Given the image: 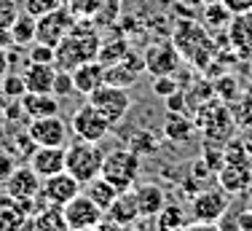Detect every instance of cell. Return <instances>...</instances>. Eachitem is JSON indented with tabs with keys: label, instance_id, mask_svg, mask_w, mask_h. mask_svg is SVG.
<instances>
[{
	"label": "cell",
	"instance_id": "obj_1",
	"mask_svg": "<svg viewBox=\"0 0 252 231\" xmlns=\"http://www.w3.org/2000/svg\"><path fill=\"white\" fill-rule=\"evenodd\" d=\"M172 43L180 51V57L196 65L199 70L209 68L215 59V40L209 35L207 24H199L193 19H180L172 30Z\"/></svg>",
	"mask_w": 252,
	"mask_h": 231
},
{
	"label": "cell",
	"instance_id": "obj_2",
	"mask_svg": "<svg viewBox=\"0 0 252 231\" xmlns=\"http://www.w3.org/2000/svg\"><path fill=\"white\" fill-rule=\"evenodd\" d=\"M102 161H105V151L99 148V143L75 137L73 143L64 145V169H67L81 186H86L89 180L99 178Z\"/></svg>",
	"mask_w": 252,
	"mask_h": 231
},
{
	"label": "cell",
	"instance_id": "obj_3",
	"mask_svg": "<svg viewBox=\"0 0 252 231\" xmlns=\"http://www.w3.org/2000/svg\"><path fill=\"white\" fill-rule=\"evenodd\" d=\"M140 169L142 159L131 148H113L105 154V161H102V178L110 180L118 191H126L140 180Z\"/></svg>",
	"mask_w": 252,
	"mask_h": 231
},
{
	"label": "cell",
	"instance_id": "obj_4",
	"mask_svg": "<svg viewBox=\"0 0 252 231\" xmlns=\"http://www.w3.org/2000/svg\"><path fill=\"white\" fill-rule=\"evenodd\" d=\"M89 102H92L97 111L105 116L107 121H110V126L121 124L126 118V113H129L131 108V94L126 86H116V83H102L99 89H94L92 94H89Z\"/></svg>",
	"mask_w": 252,
	"mask_h": 231
},
{
	"label": "cell",
	"instance_id": "obj_5",
	"mask_svg": "<svg viewBox=\"0 0 252 231\" xmlns=\"http://www.w3.org/2000/svg\"><path fill=\"white\" fill-rule=\"evenodd\" d=\"M81 188L83 186L78 183L67 169L51 175V178H43L40 193L35 196V210H40V207H64L75 193H81Z\"/></svg>",
	"mask_w": 252,
	"mask_h": 231
},
{
	"label": "cell",
	"instance_id": "obj_6",
	"mask_svg": "<svg viewBox=\"0 0 252 231\" xmlns=\"http://www.w3.org/2000/svg\"><path fill=\"white\" fill-rule=\"evenodd\" d=\"M70 132L73 137L81 140H92V143H102L107 135H110V121L102 116L92 102H83V105L75 108L73 118H70Z\"/></svg>",
	"mask_w": 252,
	"mask_h": 231
},
{
	"label": "cell",
	"instance_id": "obj_7",
	"mask_svg": "<svg viewBox=\"0 0 252 231\" xmlns=\"http://www.w3.org/2000/svg\"><path fill=\"white\" fill-rule=\"evenodd\" d=\"M225 210H228V193L223 188H201L199 193L190 196L188 204L190 221L199 223H218Z\"/></svg>",
	"mask_w": 252,
	"mask_h": 231
},
{
	"label": "cell",
	"instance_id": "obj_8",
	"mask_svg": "<svg viewBox=\"0 0 252 231\" xmlns=\"http://www.w3.org/2000/svg\"><path fill=\"white\" fill-rule=\"evenodd\" d=\"M62 212H64V221H67L70 231L97 229L99 221L105 218V210H102L97 202H92V199L83 193V188H81V193H75V196L70 199L67 204H64Z\"/></svg>",
	"mask_w": 252,
	"mask_h": 231
},
{
	"label": "cell",
	"instance_id": "obj_9",
	"mask_svg": "<svg viewBox=\"0 0 252 231\" xmlns=\"http://www.w3.org/2000/svg\"><path fill=\"white\" fill-rule=\"evenodd\" d=\"M75 19H78V14L62 3L59 8H54V11H49V14L38 16V38H35V40L49 43V46H57L59 40H62L64 35L75 27Z\"/></svg>",
	"mask_w": 252,
	"mask_h": 231
},
{
	"label": "cell",
	"instance_id": "obj_10",
	"mask_svg": "<svg viewBox=\"0 0 252 231\" xmlns=\"http://www.w3.org/2000/svg\"><path fill=\"white\" fill-rule=\"evenodd\" d=\"M30 137L35 140V145H67L70 143V124L62 116H40V118H30L27 124Z\"/></svg>",
	"mask_w": 252,
	"mask_h": 231
},
{
	"label": "cell",
	"instance_id": "obj_11",
	"mask_svg": "<svg viewBox=\"0 0 252 231\" xmlns=\"http://www.w3.org/2000/svg\"><path fill=\"white\" fill-rule=\"evenodd\" d=\"M142 59H145V73H151V76H175L183 57L172 40H158L145 48Z\"/></svg>",
	"mask_w": 252,
	"mask_h": 231
},
{
	"label": "cell",
	"instance_id": "obj_12",
	"mask_svg": "<svg viewBox=\"0 0 252 231\" xmlns=\"http://www.w3.org/2000/svg\"><path fill=\"white\" fill-rule=\"evenodd\" d=\"M225 40L231 54H236L239 59H252V8L231 16L225 27Z\"/></svg>",
	"mask_w": 252,
	"mask_h": 231
},
{
	"label": "cell",
	"instance_id": "obj_13",
	"mask_svg": "<svg viewBox=\"0 0 252 231\" xmlns=\"http://www.w3.org/2000/svg\"><path fill=\"white\" fill-rule=\"evenodd\" d=\"M40 183H43V178H40L30 164H19V167L11 172V178L3 183V191L8 193V196L19 199V202H30V199H35L40 193Z\"/></svg>",
	"mask_w": 252,
	"mask_h": 231
},
{
	"label": "cell",
	"instance_id": "obj_14",
	"mask_svg": "<svg viewBox=\"0 0 252 231\" xmlns=\"http://www.w3.org/2000/svg\"><path fill=\"white\" fill-rule=\"evenodd\" d=\"M142 73H145V59L129 51L124 59H118L116 65H107L105 68V83H116V86L129 89L140 81Z\"/></svg>",
	"mask_w": 252,
	"mask_h": 231
},
{
	"label": "cell",
	"instance_id": "obj_15",
	"mask_svg": "<svg viewBox=\"0 0 252 231\" xmlns=\"http://www.w3.org/2000/svg\"><path fill=\"white\" fill-rule=\"evenodd\" d=\"M218 183L228 196H231V193L236 196V193L250 191L252 188V161H247V164L225 161L223 167L218 169Z\"/></svg>",
	"mask_w": 252,
	"mask_h": 231
},
{
	"label": "cell",
	"instance_id": "obj_16",
	"mask_svg": "<svg viewBox=\"0 0 252 231\" xmlns=\"http://www.w3.org/2000/svg\"><path fill=\"white\" fill-rule=\"evenodd\" d=\"M131 191L137 196V207H140L142 218H156L158 210L166 204V191L156 180H137L131 186Z\"/></svg>",
	"mask_w": 252,
	"mask_h": 231
},
{
	"label": "cell",
	"instance_id": "obj_17",
	"mask_svg": "<svg viewBox=\"0 0 252 231\" xmlns=\"http://www.w3.org/2000/svg\"><path fill=\"white\" fill-rule=\"evenodd\" d=\"M27 164L40 178H51L64 169V145H38Z\"/></svg>",
	"mask_w": 252,
	"mask_h": 231
},
{
	"label": "cell",
	"instance_id": "obj_18",
	"mask_svg": "<svg viewBox=\"0 0 252 231\" xmlns=\"http://www.w3.org/2000/svg\"><path fill=\"white\" fill-rule=\"evenodd\" d=\"M73 73V83H75V94H83L89 97L94 89H99L105 83V65L99 59H89V62L78 65Z\"/></svg>",
	"mask_w": 252,
	"mask_h": 231
},
{
	"label": "cell",
	"instance_id": "obj_19",
	"mask_svg": "<svg viewBox=\"0 0 252 231\" xmlns=\"http://www.w3.org/2000/svg\"><path fill=\"white\" fill-rule=\"evenodd\" d=\"M27 221H30L27 204L0 191V231H22Z\"/></svg>",
	"mask_w": 252,
	"mask_h": 231
},
{
	"label": "cell",
	"instance_id": "obj_20",
	"mask_svg": "<svg viewBox=\"0 0 252 231\" xmlns=\"http://www.w3.org/2000/svg\"><path fill=\"white\" fill-rule=\"evenodd\" d=\"M107 218H113L116 223H121V226H134L137 221H140V207H137V196L131 188H126V191H118V196L113 199V204L105 210Z\"/></svg>",
	"mask_w": 252,
	"mask_h": 231
},
{
	"label": "cell",
	"instance_id": "obj_21",
	"mask_svg": "<svg viewBox=\"0 0 252 231\" xmlns=\"http://www.w3.org/2000/svg\"><path fill=\"white\" fill-rule=\"evenodd\" d=\"M19 102H22V111H25L27 118H40V116L59 113V97L51 92H25Z\"/></svg>",
	"mask_w": 252,
	"mask_h": 231
},
{
	"label": "cell",
	"instance_id": "obj_22",
	"mask_svg": "<svg viewBox=\"0 0 252 231\" xmlns=\"http://www.w3.org/2000/svg\"><path fill=\"white\" fill-rule=\"evenodd\" d=\"M54 76H57V65H46V62H27L25 70H22L27 92H51Z\"/></svg>",
	"mask_w": 252,
	"mask_h": 231
},
{
	"label": "cell",
	"instance_id": "obj_23",
	"mask_svg": "<svg viewBox=\"0 0 252 231\" xmlns=\"http://www.w3.org/2000/svg\"><path fill=\"white\" fill-rule=\"evenodd\" d=\"M22 231H70L62 207H40L30 215Z\"/></svg>",
	"mask_w": 252,
	"mask_h": 231
},
{
	"label": "cell",
	"instance_id": "obj_24",
	"mask_svg": "<svg viewBox=\"0 0 252 231\" xmlns=\"http://www.w3.org/2000/svg\"><path fill=\"white\" fill-rule=\"evenodd\" d=\"M196 132V121L188 118V113H177V111H169L164 118V135L166 140H172L175 145H185Z\"/></svg>",
	"mask_w": 252,
	"mask_h": 231
},
{
	"label": "cell",
	"instance_id": "obj_25",
	"mask_svg": "<svg viewBox=\"0 0 252 231\" xmlns=\"http://www.w3.org/2000/svg\"><path fill=\"white\" fill-rule=\"evenodd\" d=\"M188 221H190L188 207H183L180 202H169V199H166V204L158 210V215H156V231H177Z\"/></svg>",
	"mask_w": 252,
	"mask_h": 231
},
{
	"label": "cell",
	"instance_id": "obj_26",
	"mask_svg": "<svg viewBox=\"0 0 252 231\" xmlns=\"http://www.w3.org/2000/svg\"><path fill=\"white\" fill-rule=\"evenodd\" d=\"M11 40H14V46H30L35 43V38H38V16L27 14L25 8L19 11V16L14 19L11 24Z\"/></svg>",
	"mask_w": 252,
	"mask_h": 231
},
{
	"label": "cell",
	"instance_id": "obj_27",
	"mask_svg": "<svg viewBox=\"0 0 252 231\" xmlns=\"http://www.w3.org/2000/svg\"><path fill=\"white\" fill-rule=\"evenodd\" d=\"M0 148L8 151V154L14 156L19 164H27L30 156H32V151L38 148V145H35V140L30 137L27 129H22V132L14 129V132H11V143H3V140H0Z\"/></svg>",
	"mask_w": 252,
	"mask_h": 231
},
{
	"label": "cell",
	"instance_id": "obj_28",
	"mask_svg": "<svg viewBox=\"0 0 252 231\" xmlns=\"http://www.w3.org/2000/svg\"><path fill=\"white\" fill-rule=\"evenodd\" d=\"M83 193H86L92 202H97L102 210H107L113 204V199L118 196V188L110 183V180H105L99 175V178H94V180H89L86 186H83Z\"/></svg>",
	"mask_w": 252,
	"mask_h": 231
},
{
	"label": "cell",
	"instance_id": "obj_29",
	"mask_svg": "<svg viewBox=\"0 0 252 231\" xmlns=\"http://www.w3.org/2000/svg\"><path fill=\"white\" fill-rule=\"evenodd\" d=\"M126 148H131L137 156H153V154H158V148H161V143H158V135H153L151 129H137V132H131L129 140H126Z\"/></svg>",
	"mask_w": 252,
	"mask_h": 231
},
{
	"label": "cell",
	"instance_id": "obj_30",
	"mask_svg": "<svg viewBox=\"0 0 252 231\" xmlns=\"http://www.w3.org/2000/svg\"><path fill=\"white\" fill-rule=\"evenodd\" d=\"M126 54H129V43H126V38H121V35H116V38H107V40H102V46H99V54H97V59L102 65H116L118 59H124Z\"/></svg>",
	"mask_w": 252,
	"mask_h": 231
},
{
	"label": "cell",
	"instance_id": "obj_31",
	"mask_svg": "<svg viewBox=\"0 0 252 231\" xmlns=\"http://www.w3.org/2000/svg\"><path fill=\"white\" fill-rule=\"evenodd\" d=\"M231 11L225 8L223 0H212V3H204V24L212 30H225L231 22Z\"/></svg>",
	"mask_w": 252,
	"mask_h": 231
},
{
	"label": "cell",
	"instance_id": "obj_32",
	"mask_svg": "<svg viewBox=\"0 0 252 231\" xmlns=\"http://www.w3.org/2000/svg\"><path fill=\"white\" fill-rule=\"evenodd\" d=\"M0 92H3L5 100H22V94L27 92L22 73H16V70H8V73H5V76L0 78Z\"/></svg>",
	"mask_w": 252,
	"mask_h": 231
},
{
	"label": "cell",
	"instance_id": "obj_33",
	"mask_svg": "<svg viewBox=\"0 0 252 231\" xmlns=\"http://www.w3.org/2000/svg\"><path fill=\"white\" fill-rule=\"evenodd\" d=\"M51 94H57L59 100H67V97L75 94V83H73V73L70 70H59L57 68V76H54V89Z\"/></svg>",
	"mask_w": 252,
	"mask_h": 231
},
{
	"label": "cell",
	"instance_id": "obj_34",
	"mask_svg": "<svg viewBox=\"0 0 252 231\" xmlns=\"http://www.w3.org/2000/svg\"><path fill=\"white\" fill-rule=\"evenodd\" d=\"M151 89H153V94H156V97L166 100V97H172L175 92H180V83L175 81V76H153Z\"/></svg>",
	"mask_w": 252,
	"mask_h": 231
},
{
	"label": "cell",
	"instance_id": "obj_35",
	"mask_svg": "<svg viewBox=\"0 0 252 231\" xmlns=\"http://www.w3.org/2000/svg\"><path fill=\"white\" fill-rule=\"evenodd\" d=\"M25 57H27V62H46V65H54V46L35 40V43H30Z\"/></svg>",
	"mask_w": 252,
	"mask_h": 231
},
{
	"label": "cell",
	"instance_id": "obj_36",
	"mask_svg": "<svg viewBox=\"0 0 252 231\" xmlns=\"http://www.w3.org/2000/svg\"><path fill=\"white\" fill-rule=\"evenodd\" d=\"M19 11H22L19 0H0V30H11Z\"/></svg>",
	"mask_w": 252,
	"mask_h": 231
},
{
	"label": "cell",
	"instance_id": "obj_37",
	"mask_svg": "<svg viewBox=\"0 0 252 231\" xmlns=\"http://www.w3.org/2000/svg\"><path fill=\"white\" fill-rule=\"evenodd\" d=\"M62 3L64 0H22V8L32 16H43V14H49V11L59 8Z\"/></svg>",
	"mask_w": 252,
	"mask_h": 231
},
{
	"label": "cell",
	"instance_id": "obj_38",
	"mask_svg": "<svg viewBox=\"0 0 252 231\" xmlns=\"http://www.w3.org/2000/svg\"><path fill=\"white\" fill-rule=\"evenodd\" d=\"M16 167H19V161H16L14 156L8 154V151H3V148H0V186H3L5 180L11 178V172H14Z\"/></svg>",
	"mask_w": 252,
	"mask_h": 231
},
{
	"label": "cell",
	"instance_id": "obj_39",
	"mask_svg": "<svg viewBox=\"0 0 252 231\" xmlns=\"http://www.w3.org/2000/svg\"><path fill=\"white\" fill-rule=\"evenodd\" d=\"M97 3L99 0H64V5H67V8H73L78 16H92V11L97 8Z\"/></svg>",
	"mask_w": 252,
	"mask_h": 231
},
{
	"label": "cell",
	"instance_id": "obj_40",
	"mask_svg": "<svg viewBox=\"0 0 252 231\" xmlns=\"http://www.w3.org/2000/svg\"><path fill=\"white\" fill-rule=\"evenodd\" d=\"M218 229H220V231H242V229H239V218H236V212L225 210V212H223V218L218 221Z\"/></svg>",
	"mask_w": 252,
	"mask_h": 231
},
{
	"label": "cell",
	"instance_id": "obj_41",
	"mask_svg": "<svg viewBox=\"0 0 252 231\" xmlns=\"http://www.w3.org/2000/svg\"><path fill=\"white\" fill-rule=\"evenodd\" d=\"M177 231H220L218 223H199V221H188L185 226H180Z\"/></svg>",
	"mask_w": 252,
	"mask_h": 231
},
{
	"label": "cell",
	"instance_id": "obj_42",
	"mask_svg": "<svg viewBox=\"0 0 252 231\" xmlns=\"http://www.w3.org/2000/svg\"><path fill=\"white\" fill-rule=\"evenodd\" d=\"M225 8L231 11V14H242V11H250L252 8V0H223Z\"/></svg>",
	"mask_w": 252,
	"mask_h": 231
},
{
	"label": "cell",
	"instance_id": "obj_43",
	"mask_svg": "<svg viewBox=\"0 0 252 231\" xmlns=\"http://www.w3.org/2000/svg\"><path fill=\"white\" fill-rule=\"evenodd\" d=\"M236 218H239V229L242 231H252V210H239L236 212Z\"/></svg>",
	"mask_w": 252,
	"mask_h": 231
},
{
	"label": "cell",
	"instance_id": "obj_44",
	"mask_svg": "<svg viewBox=\"0 0 252 231\" xmlns=\"http://www.w3.org/2000/svg\"><path fill=\"white\" fill-rule=\"evenodd\" d=\"M94 231H124V226H121V223H116V221H113V218H102V221H99V226L97 229H94Z\"/></svg>",
	"mask_w": 252,
	"mask_h": 231
},
{
	"label": "cell",
	"instance_id": "obj_45",
	"mask_svg": "<svg viewBox=\"0 0 252 231\" xmlns=\"http://www.w3.org/2000/svg\"><path fill=\"white\" fill-rule=\"evenodd\" d=\"M11 70V62H8V48H0V78Z\"/></svg>",
	"mask_w": 252,
	"mask_h": 231
},
{
	"label": "cell",
	"instance_id": "obj_46",
	"mask_svg": "<svg viewBox=\"0 0 252 231\" xmlns=\"http://www.w3.org/2000/svg\"><path fill=\"white\" fill-rule=\"evenodd\" d=\"M242 143L247 145V151L252 154V121H250L247 126H244V132H242Z\"/></svg>",
	"mask_w": 252,
	"mask_h": 231
},
{
	"label": "cell",
	"instance_id": "obj_47",
	"mask_svg": "<svg viewBox=\"0 0 252 231\" xmlns=\"http://www.w3.org/2000/svg\"><path fill=\"white\" fill-rule=\"evenodd\" d=\"M0 48H14V40H11L8 30H0Z\"/></svg>",
	"mask_w": 252,
	"mask_h": 231
},
{
	"label": "cell",
	"instance_id": "obj_48",
	"mask_svg": "<svg viewBox=\"0 0 252 231\" xmlns=\"http://www.w3.org/2000/svg\"><path fill=\"white\" fill-rule=\"evenodd\" d=\"M124 231H140V229H137V223H134V226H124Z\"/></svg>",
	"mask_w": 252,
	"mask_h": 231
},
{
	"label": "cell",
	"instance_id": "obj_49",
	"mask_svg": "<svg viewBox=\"0 0 252 231\" xmlns=\"http://www.w3.org/2000/svg\"><path fill=\"white\" fill-rule=\"evenodd\" d=\"M250 210H252V202H250Z\"/></svg>",
	"mask_w": 252,
	"mask_h": 231
},
{
	"label": "cell",
	"instance_id": "obj_50",
	"mask_svg": "<svg viewBox=\"0 0 252 231\" xmlns=\"http://www.w3.org/2000/svg\"><path fill=\"white\" fill-rule=\"evenodd\" d=\"M0 191H3V186H0Z\"/></svg>",
	"mask_w": 252,
	"mask_h": 231
},
{
	"label": "cell",
	"instance_id": "obj_51",
	"mask_svg": "<svg viewBox=\"0 0 252 231\" xmlns=\"http://www.w3.org/2000/svg\"><path fill=\"white\" fill-rule=\"evenodd\" d=\"M89 231H94V229H89Z\"/></svg>",
	"mask_w": 252,
	"mask_h": 231
}]
</instances>
